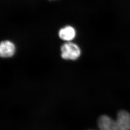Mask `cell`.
<instances>
[{"label": "cell", "instance_id": "1", "mask_svg": "<svg viewBox=\"0 0 130 130\" xmlns=\"http://www.w3.org/2000/svg\"><path fill=\"white\" fill-rule=\"evenodd\" d=\"M98 125L100 130H130V114L121 110L116 120L107 115H102L99 118Z\"/></svg>", "mask_w": 130, "mask_h": 130}, {"label": "cell", "instance_id": "2", "mask_svg": "<svg viewBox=\"0 0 130 130\" xmlns=\"http://www.w3.org/2000/svg\"><path fill=\"white\" fill-rule=\"evenodd\" d=\"M60 50L61 58L66 60H76L81 54V51L79 46L71 41L66 42L63 44Z\"/></svg>", "mask_w": 130, "mask_h": 130}, {"label": "cell", "instance_id": "3", "mask_svg": "<svg viewBox=\"0 0 130 130\" xmlns=\"http://www.w3.org/2000/svg\"><path fill=\"white\" fill-rule=\"evenodd\" d=\"M15 47L12 43L6 41L0 43V56L2 58H9L14 55Z\"/></svg>", "mask_w": 130, "mask_h": 130}, {"label": "cell", "instance_id": "4", "mask_svg": "<svg viewBox=\"0 0 130 130\" xmlns=\"http://www.w3.org/2000/svg\"><path fill=\"white\" fill-rule=\"evenodd\" d=\"M58 35L62 40L69 42L71 41L75 38L76 36V31L73 27L69 25L60 29Z\"/></svg>", "mask_w": 130, "mask_h": 130}]
</instances>
